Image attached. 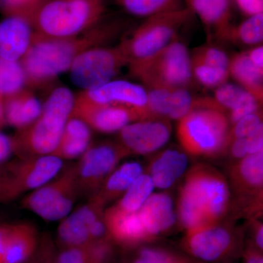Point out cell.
<instances>
[{"label":"cell","mask_w":263,"mask_h":263,"mask_svg":"<svg viewBox=\"0 0 263 263\" xmlns=\"http://www.w3.org/2000/svg\"><path fill=\"white\" fill-rule=\"evenodd\" d=\"M113 29L95 26L84 34L70 38L44 37L34 32L30 47L20 62L27 84L41 87L70 70L83 52L102 46L113 35Z\"/></svg>","instance_id":"6da1fadb"},{"label":"cell","mask_w":263,"mask_h":263,"mask_svg":"<svg viewBox=\"0 0 263 263\" xmlns=\"http://www.w3.org/2000/svg\"><path fill=\"white\" fill-rule=\"evenodd\" d=\"M230 192L226 179L209 166H195L180 191L178 214L187 230L219 223L229 209Z\"/></svg>","instance_id":"7a4b0ae2"},{"label":"cell","mask_w":263,"mask_h":263,"mask_svg":"<svg viewBox=\"0 0 263 263\" xmlns=\"http://www.w3.org/2000/svg\"><path fill=\"white\" fill-rule=\"evenodd\" d=\"M75 101L76 97L68 88L60 86L53 90L43 104L37 120L13 138L14 152L22 158L51 155L72 117Z\"/></svg>","instance_id":"3957f363"},{"label":"cell","mask_w":263,"mask_h":263,"mask_svg":"<svg viewBox=\"0 0 263 263\" xmlns=\"http://www.w3.org/2000/svg\"><path fill=\"white\" fill-rule=\"evenodd\" d=\"M103 13L101 0H41L29 20L41 35L70 38L93 28Z\"/></svg>","instance_id":"277c9868"},{"label":"cell","mask_w":263,"mask_h":263,"mask_svg":"<svg viewBox=\"0 0 263 263\" xmlns=\"http://www.w3.org/2000/svg\"><path fill=\"white\" fill-rule=\"evenodd\" d=\"M177 136L190 155L214 157L230 145L229 121L213 100H196L193 110L180 119Z\"/></svg>","instance_id":"5b68a950"},{"label":"cell","mask_w":263,"mask_h":263,"mask_svg":"<svg viewBox=\"0 0 263 263\" xmlns=\"http://www.w3.org/2000/svg\"><path fill=\"white\" fill-rule=\"evenodd\" d=\"M190 9H176L147 19L119 44L129 66L146 61L176 40V34L187 20Z\"/></svg>","instance_id":"8992f818"},{"label":"cell","mask_w":263,"mask_h":263,"mask_svg":"<svg viewBox=\"0 0 263 263\" xmlns=\"http://www.w3.org/2000/svg\"><path fill=\"white\" fill-rule=\"evenodd\" d=\"M129 70L148 89L184 88L193 77L187 48L176 40L146 61L129 66Z\"/></svg>","instance_id":"52a82bcc"},{"label":"cell","mask_w":263,"mask_h":263,"mask_svg":"<svg viewBox=\"0 0 263 263\" xmlns=\"http://www.w3.org/2000/svg\"><path fill=\"white\" fill-rule=\"evenodd\" d=\"M78 194L75 165L70 166L56 179L28 194L22 205L44 220H62L70 214Z\"/></svg>","instance_id":"ba28073f"},{"label":"cell","mask_w":263,"mask_h":263,"mask_svg":"<svg viewBox=\"0 0 263 263\" xmlns=\"http://www.w3.org/2000/svg\"><path fill=\"white\" fill-rule=\"evenodd\" d=\"M62 167V160L53 155L22 158L0 179V200L9 201L37 190L54 179Z\"/></svg>","instance_id":"9c48e42d"},{"label":"cell","mask_w":263,"mask_h":263,"mask_svg":"<svg viewBox=\"0 0 263 263\" xmlns=\"http://www.w3.org/2000/svg\"><path fill=\"white\" fill-rule=\"evenodd\" d=\"M127 59L120 46H96L83 52L70 68V79L78 87L89 90L112 81Z\"/></svg>","instance_id":"30bf717a"},{"label":"cell","mask_w":263,"mask_h":263,"mask_svg":"<svg viewBox=\"0 0 263 263\" xmlns=\"http://www.w3.org/2000/svg\"><path fill=\"white\" fill-rule=\"evenodd\" d=\"M129 155L119 141L90 145L75 165L79 194L95 195L119 162Z\"/></svg>","instance_id":"8fae6325"},{"label":"cell","mask_w":263,"mask_h":263,"mask_svg":"<svg viewBox=\"0 0 263 263\" xmlns=\"http://www.w3.org/2000/svg\"><path fill=\"white\" fill-rule=\"evenodd\" d=\"M236 247V238L228 227L219 223L187 230L183 249L193 257L205 262H218L230 257Z\"/></svg>","instance_id":"7c38bea8"},{"label":"cell","mask_w":263,"mask_h":263,"mask_svg":"<svg viewBox=\"0 0 263 263\" xmlns=\"http://www.w3.org/2000/svg\"><path fill=\"white\" fill-rule=\"evenodd\" d=\"M72 117L79 118L91 129L103 133L119 132L129 123L139 121L133 109L95 103L81 93L76 98Z\"/></svg>","instance_id":"4fadbf2b"},{"label":"cell","mask_w":263,"mask_h":263,"mask_svg":"<svg viewBox=\"0 0 263 263\" xmlns=\"http://www.w3.org/2000/svg\"><path fill=\"white\" fill-rule=\"evenodd\" d=\"M171 136V127L167 121H136L119 131V143L129 155H146L162 148Z\"/></svg>","instance_id":"5bb4252c"},{"label":"cell","mask_w":263,"mask_h":263,"mask_svg":"<svg viewBox=\"0 0 263 263\" xmlns=\"http://www.w3.org/2000/svg\"><path fill=\"white\" fill-rule=\"evenodd\" d=\"M81 94L95 103L121 105L136 110L139 121L149 119L147 111L148 94L143 86L124 80L110 81Z\"/></svg>","instance_id":"9a60e30c"},{"label":"cell","mask_w":263,"mask_h":263,"mask_svg":"<svg viewBox=\"0 0 263 263\" xmlns=\"http://www.w3.org/2000/svg\"><path fill=\"white\" fill-rule=\"evenodd\" d=\"M106 203L98 195L90 197L87 203L63 219L58 228L62 243L71 247H84L91 243L89 228L95 221L103 216Z\"/></svg>","instance_id":"2e32d148"},{"label":"cell","mask_w":263,"mask_h":263,"mask_svg":"<svg viewBox=\"0 0 263 263\" xmlns=\"http://www.w3.org/2000/svg\"><path fill=\"white\" fill-rule=\"evenodd\" d=\"M150 119L180 120L194 108L196 100L185 88H155L147 91Z\"/></svg>","instance_id":"e0dca14e"},{"label":"cell","mask_w":263,"mask_h":263,"mask_svg":"<svg viewBox=\"0 0 263 263\" xmlns=\"http://www.w3.org/2000/svg\"><path fill=\"white\" fill-rule=\"evenodd\" d=\"M34 29L24 15L10 14L0 22V57L20 62L30 47Z\"/></svg>","instance_id":"ac0fdd59"},{"label":"cell","mask_w":263,"mask_h":263,"mask_svg":"<svg viewBox=\"0 0 263 263\" xmlns=\"http://www.w3.org/2000/svg\"><path fill=\"white\" fill-rule=\"evenodd\" d=\"M104 220L110 239L121 245L133 246L152 240L138 212H123L113 205L105 210Z\"/></svg>","instance_id":"d6986e66"},{"label":"cell","mask_w":263,"mask_h":263,"mask_svg":"<svg viewBox=\"0 0 263 263\" xmlns=\"http://www.w3.org/2000/svg\"><path fill=\"white\" fill-rule=\"evenodd\" d=\"M138 213L152 239L170 231L176 223L174 201L167 193L152 194Z\"/></svg>","instance_id":"ffe728a7"},{"label":"cell","mask_w":263,"mask_h":263,"mask_svg":"<svg viewBox=\"0 0 263 263\" xmlns=\"http://www.w3.org/2000/svg\"><path fill=\"white\" fill-rule=\"evenodd\" d=\"M188 164L187 155L181 151L169 148L161 152L149 166V175L155 187L171 188L186 172Z\"/></svg>","instance_id":"44dd1931"},{"label":"cell","mask_w":263,"mask_h":263,"mask_svg":"<svg viewBox=\"0 0 263 263\" xmlns=\"http://www.w3.org/2000/svg\"><path fill=\"white\" fill-rule=\"evenodd\" d=\"M235 190L240 195L252 196L263 188V147L258 152L247 155L230 171Z\"/></svg>","instance_id":"7402d4cb"},{"label":"cell","mask_w":263,"mask_h":263,"mask_svg":"<svg viewBox=\"0 0 263 263\" xmlns=\"http://www.w3.org/2000/svg\"><path fill=\"white\" fill-rule=\"evenodd\" d=\"M43 105L30 91L22 89L4 99L5 123L19 130L35 122L42 112Z\"/></svg>","instance_id":"603a6c76"},{"label":"cell","mask_w":263,"mask_h":263,"mask_svg":"<svg viewBox=\"0 0 263 263\" xmlns=\"http://www.w3.org/2000/svg\"><path fill=\"white\" fill-rule=\"evenodd\" d=\"M37 245V233L29 223L8 224L4 263H24L32 257Z\"/></svg>","instance_id":"cb8c5ba5"},{"label":"cell","mask_w":263,"mask_h":263,"mask_svg":"<svg viewBox=\"0 0 263 263\" xmlns=\"http://www.w3.org/2000/svg\"><path fill=\"white\" fill-rule=\"evenodd\" d=\"M91 128L84 121L71 117L62 133L56 150L51 155L61 160L81 157L91 145Z\"/></svg>","instance_id":"d4e9b609"},{"label":"cell","mask_w":263,"mask_h":263,"mask_svg":"<svg viewBox=\"0 0 263 263\" xmlns=\"http://www.w3.org/2000/svg\"><path fill=\"white\" fill-rule=\"evenodd\" d=\"M143 172V167L139 162H125L109 175L96 194L107 204L122 196Z\"/></svg>","instance_id":"484cf974"},{"label":"cell","mask_w":263,"mask_h":263,"mask_svg":"<svg viewBox=\"0 0 263 263\" xmlns=\"http://www.w3.org/2000/svg\"><path fill=\"white\" fill-rule=\"evenodd\" d=\"M229 72L235 80L263 103V70L252 61L249 53H240L233 57Z\"/></svg>","instance_id":"4316f807"},{"label":"cell","mask_w":263,"mask_h":263,"mask_svg":"<svg viewBox=\"0 0 263 263\" xmlns=\"http://www.w3.org/2000/svg\"><path fill=\"white\" fill-rule=\"evenodd\" d=\"M189 9L195 13L205 25L216 29L221 35L228 31L230 0H186Z\"/></svg>","instance_id":"83f0119b"},{"label":"cell","mask_w":263,"mask_h":263,"mask_svg":"<svg viewBox=\"0 0 263 263\" xmlns=\"http://www.w3.org/2000/svg\"><path fill=\"white\" fill-rule=\"evenodd\" d=\"M155 183L149 174H143L123 194L116 206L123 212H138L153 194Z\"/></svg>","instance_id":"f1b7e54d"},{"label":"cell","mask_w":263,"mask_h":263,"mask_svg":"<svg viewBox=\"0 0 263 263\" xmlns=\"http://www.w3.org/2000/svg\"><path fill=\"white\" fill-rule=\"evenodd\" d=\"M27 84L25 72L20 62L9 61L0 57V97L16 94Z\"/></svg>","instance_id":"f546056e"},{"label":"cell","mask_w":263,"mask_h":263,"mask_svg":"<svg viewBox=\"0 0 263 263\" xmlns=\"http://www.w3.org/2000/svg\"><path fill=\"white\" fill-rule=\"evenodd\" d=\"M254 100H258L245 88L226 82L216 88L213 101L221 110L229 109L231 111Z\"/></svg>","instance_id":"4dcf8cb0"},{"label":"cell","mask_w":263,"mask_h":263,"mask_svg":"<svg viewBox=\"0 0 263 263\" xmlns=\"http://www.w3.org/2000/svg\"><path fill=\"white\" fill-rule=\"evenodd\" d=\"M178 0H120L128 13L138 17L154 15L179 9L176 6Z\"/></svg>","instance_id":"1f68e13d"},{"label":"cell","mask_w":263,"mask_h":263,"mask_svg":"<svg viewBox=\"0 0 263 263\" xmlns=\"http://www.w3.org/2000/svg\"><path fill=\"white\" fill-rule=\"evenodd\" d=\"M238 41L245 45L254 46L263 42V13L249 16L240 24L235 32Z\"/></svg>","instance_id":"d6a6232c"},{"label":"cell","mask_w":263,"mask_h":263,"mask_svg":"<svg viewBox=\"0 0 263 263\" xmlns=\"http://www.w3.org/2000/svg\"><path fill=\"white\" fill-rule=\"evenodd\" d=\"M191 64L193 76L205 87L217 88L226 83L230 75L229 70H228L196 62H191Z\"/></svg>","instance_id":"836d02e7"},{"label":"cell","mask_w":263,"mask_h":263,"mask_svg":"<svg viewBox=\"0 0 263 263\" xmlns=\"http://www.w3.org/2000/svg\"><path fill=\"white\" fill-rule=\"evenodd\" d=\"M192 62L229 70L230 61L226 53L217 48L202 47L194 52Z\"/></svg>","instance_id":"e575fe53"},{"label":"cell","mask_w":263,"mask_h":263,"mask_svg":"<svg viewBox=\"0 0 263 263\" xmlns=\"http://www.w3.org/2000/svg\"><path fill=\"white\" fill-rule=\"evenodd\" d=\"M177 257L167 249L146 247L137 251L131 263H174Z\"/></svg>","instance_id":"d590c367"},{"label":"cell","mask_w":263,"mask_h":263,"mask_svg":"<svg viewBox=\"0 0 263 263\" xmlns=\"http://www.w3.org/2000/svg\"><path fill=\"white\" fill-rule=\"evenodd\" d=\"M261 122H262V115L257 111L242 118L233 124V129L230 130V141L248 136Z\"/></svg>","instance_id":"8d00e7d4"},{"label":"cell","mask_w":263,"mask_h":263,"mask_svg":"<svg viewBox=\"0 0 263 263\" xmlns=\"http://www.w3.org/2000/svg\"><path fill=\"white\" fill-rule=\"evenodd\" d=\"M41 0H0L5 7L8 15L15 14L24 15L29 18L38 3Z\"/></svg>","instance_id":"74e56055"},{"label":"cell","mask_w":263,"mask_h":263,"mask_svg":"<svg viewBox=\"0 0 263 263\" xmlns=\"http://www.w3.org/2000/svg\"><path fill=\"white\" fill-rule=\"evenodd\" d=\"M58 263H91L86 247H71L59 257Z\"/></svg>","instance_id":"f35d334b"},{"label":"cell","mask_w":263,"mask_h":263,"mask_svg":"<svg viewBox=\"0 0 263 263\" xmlns=\"http://www.w3.org/2000/svg\"><path fill=\"white\" fill-rule=\"evenodd\" d=\"M245 139L248 155L260 150L263 147V122Z\"/></svg>","instance_id":"ab89813d"},{"label":"cell","mask_w":263,"mask_h":263,"mask_svg":"<svg viewBox=\"0 0 263 263\" xmlns=\"http://www.w3.org/2000/svg\"><path fill=\"white\" fill-rule=\"evenodd\" d=\"M235 2L240 11L249 16L263 13V0H235Z\"/></svg>","instance_id":"60d3db41"},{"label":"cell","mask_w":263,"mask_h":263,"mask_svg":"<svg viewBox=\"0 0 263 263\" xmlns=\"http://www.w3.org/2000/svg\"><path fill=\"white\" fill-rule=\"evenodd\" d=\"M248 199L246 212L249 215L259 216L263 212V188Z\"/></svg>","instance_id":"b9f144b4"},{"label":"cell","mask_w":263,"mask_h":263,"mask_svg":"<svg viewBox=\"0 0 263 263\" xmlns=\"http://www.w3.org/2000/svg\"><path fill=\"white\" fill-rule=\"evenodd\" d=\"M13 152H14L13 138L5 136L0 132V165L8 160Z\"/></svg>","instance_id":"7bdbcfd3"},{"label":"cell","mask_w":263,"mask_h":263,"mask_svg":"<svg viewBox=\"0 0 263 263\" xmlns=\"http://www.w3.org/2000/svg\"><path fill=\"white\" fill-rule=\"evenodd\" d=\"M245 263H263V252L254 245H249L243 252Z\"/></svg>","instance_id":"ee69618b"},{"label":"cell","mask_w":263,"mask_h":263,"mask_svg":"<svg viewBox=\"0 0 263 263\" xmlns=\"http://www.w3.org/2000/svg\"><path fill=\"white\" fill-rule=\"evenodd\" d=\"M252 228L253 245L263 252V222L257 219H252Z\"/></svg>","instance_id":"f6af8a7d"},{"label":"cell","mask_w":263,"mask_h":263,"mask_svg":"<svg viewBox=\"0 0 263 263\" xmlns=\"http://www.w3.org/2000/svg\"><path fill=\"white\" fill-rule=\"evenodd\" d=\"M249 56L252 61L263 70V46L252 49L249 52Z\"/></svg>","instance_id":"bcb514c9"},{"label":"cell","mask_w":263,"mask_h":263,"mask_svg":"<svg viewBox=\"0 0 263 263\" xmlns=\"http://www.w3.org/2000/svg\"><path fill=\"white\" fill-rule=\"evenodd\" d=\"M8 224H0V263H4L5 243Z\"/></svg>","instance_id":"7dc6e473"},{"label":"cell","mask_w":263,"mask_h":263,"mask_svg":"<svg viewBox=\"0 0 263 263\" xmlns=\"http://www.w3.org/2000/svg\"><path fill=\"white\" fill-rule=\"evenodd\" d=\"M5 124L4 112V99L0 97V128Z\"/></svg>","instance_id":"c3c4849f"},{"label":"cell","mask_w":263,"mask_h":263,"mask_svg":"<svg viewBox=\"0 0 263 263\" xmlns=\"http://www.w3.org/2000/svg\"><path fill=\"white\" fill-rule=\"evenodd\" d=\"M174 263H190L189 262L187 259L182 258V257H179L178 256L177 259H176V261H175Z\"/></svg>","instance_id":"681fc988"},{"label":"cell","mask_w":263,"mask_h":263,"mask_svg":"<svg viewBox=\"0 0 263 263\" xmlns=\"http://www.w3.org/2000/svg\"><path fill=\"white\" fill-rule=\"evenodd\" d=\"M259 216H263V212L262 213H261L260 214H259Z\"/></svg>","instance_id":"f907efd6"}]
</instances>
